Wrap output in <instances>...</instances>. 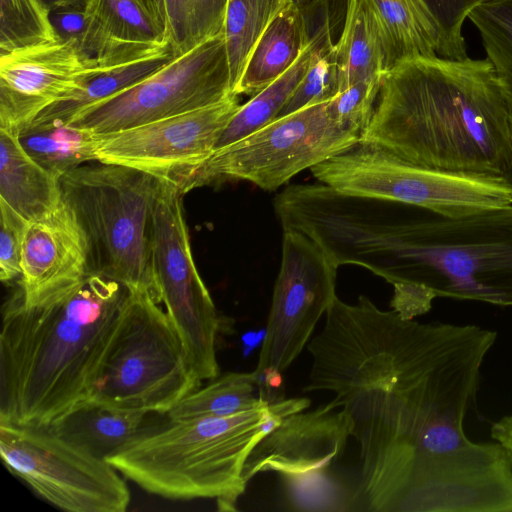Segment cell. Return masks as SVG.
I'll return each mask as SVG.
<instances>
[{
  "label": "cell",
  "instance_id": "1",
  "mask_svg": "<svg viewBox=\"0 0 512 512\" xmlns=\"http://www.w3.org/2000/svg\"><path fill=\"white\" fill-rule=\"evenodd\" d=\"M497 332L420 323L367 296L336 297L307 344L304 392L328 391L360 448V510L512 512V463L496 441L475 442L464 421Z\"/></svg>",
  "mask_w": 512,
  "mask_h": 512
},
{
  "label": "cell",
  "instance_id": "2",
  "mask_svg": "<svg viewBox=\"0 0 512 512\" xmlns=\"http://www.w3.org/2000/svg\"><path fill=\"white\" fill-rule=\"evenodd\" d=\"M359 141L427 169L512 183V99L487 58L390 68Z\"/></svg>",
  "mask_w": 512,
  "mask_h": 512
},
{
  "label": "cell",
  "instance_id": "3",
  "mask_svg": "<svg viewBox=\"0 0 512 512\" xmlns=\"http://www.w3.org/2000/svg\"><path fill=\"white\" fill-rule=\"evenodd\" d=\"M130 291L90 273L45 303H7L0 335V421L48 427L87 401Z\"/></svg>",
  "mask_w": 512,
  "mask_h": 512
},
{
  "label": "cell",
  "instance_id": "4",
  "mask_svg": "<svg viewBox=\"0 0 512 512\" xmlns=\"http://www.w3.org/2000/svg\"><path fill=\"white\" fill-rule=\"evenodd\" d=\"M373 257L403 318L427 313L439 297L512 308V204L447 216L394 201Z\"/></svg>",
  "mask_w": 512,
  "mask_h": 512
},
{
  "label": "cell",
  "instance_id": "5",
  "mask_svg": "<svg viewBox=\"0 0 512 512\" xmlns=\"http://www.w3.org/2000/svg\"><path fill=\"white\" fill-rule=\"evenodd\" d=\"M309 405L308 398H292L230 416L168 419L106 461L149 493L174 500L215 498L219 510H236L253 448L283 417Z\"/></svg>",
  "mask_w": 512,
  "mask_h": 512
},
{
  "label": "cell",
  "instance_id": "6",
  "mask_svg": "<svg viewBox=\"0 0 512 512\" xmlns=\"http://www.w3.org/2000/svg\"><path fill=\"white\" fill-rule=\"evenodd\" d=\"M62 198L82 226L90 270L130 292L161 302L152 264V224L161 179L123 165L93 161L60 179Z\"/></svg>",
  "mask_w": 512,
  "mask_h": 512
},
{
  "label": "cell",
  "instance_id": "7",
  "mask_svg": "<svg viewBox=\"0 0 512 512\" xmlns=\"http://www.w3.org/2000/svg\"><path fill=\"white\" fill-rule=\"evenodd\" d=\"M156 296L130 292L87 401L166 415L201 387L182 340Z\"/></svg>",
  "mask_w": 512,
  "mask_h": 512
},
{
  "label": "cell",
  "instance_id": "8",
  "mask_svg": "<svg viewBox=\"0 0 512 512\" xmlns=\"http://www.w3.org/2000/svg\"><path fill=\"white\" fill-rule=\"evenodd\" d=\"M310 170L318 182L339 192L447 216L512 204V185L504 179L427 169L362 141Z\"/></svg>",
  "mask_w": 512,
  "mask_h": 512
},
{
  "label": "cell",
  "instance_id": "9",
  "mask_svg": "<svg viewBox=\"0 0 512 512\" xmlns=\"http://www.w3.org/2000/svg\"><path fill=\"white\" fill-rule=\"evenodd\" d=\"M360 134L334 116L331 100L314 104L216 149L182 188L188 191L230 180L273 191L298 173L344 152Z\"/></svg>",
  "mask_w": 512,
  "mask_h": 512
},
{
  "label": "cell",
  "instance_id": "10",
  "mask_svg": "<svg viewBox=\"0 0 512 512\" xmlns=\"http://www.w3.org/2000/svg\"><path fill=\"white\" fill-rule=\"evenodd\" d=\"M0 455L13 475L62 510L124 512L129 506L118 470L47 427L0 421Z\"/></svg>",
  "mask_w": 512,
  "mask_h": 512
},
{
  "label": "cell",
  "instance_id": "11",
  "mask_svg": "<svg viewBox=\"0 0 512 512\" xmlns=\"http://www.w3.org/2000/svg\"><path fill=\"white\" fill-rule=\"evenodd\" d=\"M183 196L176 184L161 179L153 212L152 264L161 303L203 382L219 376L220 318L194 262Z\"/></svg>",
  "mask_w": 512,
  "mask_h": 512
},
{
  "label": "cell",
  "instance_id": "12",
  "mask_svg": "<svg viewBox=\"0 0 512 512\" xmlns=\"http://www.w3.org/2000/svg\"><path fill=\"white\" fill-rule=\"evenodd\" d=\"M233 95L222 33L177 55L133 87L87 107L68 125L106 134L204 108Z\"/></svg>",
  "mask_w": 512,
  "mask_h": 512
},
{
  "label": "cell",
  "instance_id": "13",
  "mask_svg": "<svg viewBox=\"0 0 512 512\" xmlns=\"http://www.w3.org/2000/svg\"><path fill=\"white\" fill-rule=\"evenodd\" d=\"M338 266L311 238L283 230L279 272L258 363L260 381L288 369L310 341L335 293Z\"/></svg>",
  "mask_w": 512,
  "mask_h": 512
},
{
  "label": "cell",
  "instance_id": "14",
  "mask_svg": "<svg viewBox=\"0 0 512 512\" xmlns=\"http://www.w3.org/2000/svg\"><path fill=\"white\" fill-rule=\"evenodd\" d=\"M240 106L239 96L233 95L187 113L99 134L97 161L149 173L173 182L182 192L215 151Z\"/></svg>",
  "mask_w": 512,
  "mask_h": 512
},
{
  "label": "cell",
  "instance_id": "15",
  "mask_svg": "<svg viewBox=\"0 0 512 512\" xmlns=\"http://www.w3.org/2000/svg\"><path fill=\"white\" fill-rule=\"evenodd\" d=\"M103 68L78 45L64 40L0 55V129L17 136Z\"/></svg>",
  "mask_w": 512,
  "mask_h": 512
},
{
  "label": "cell",
  "instance_id": "16",
  "mask_svg": "<svg viewBox=\"0 0 512 512\" xmlns=\"http://www.w3.org/2000/svg\"><path fill=\"white\" fill-rule=\"evenodd\" d=\"M89 246L74 211L62 198L44 217L27 223L21 253L20 291L26 306L53 300L89 274Z\"/></svg>",
  "mask_w": 512,
  "mask_h": 512
},
{
  "label": "cell",
  "instance_id": "17",
  "mask_svg": "<svg viewBox=\"0 0 512 512\" xmlns=\"http://www.w3.org/2000/svg\"><path fill=\"white\" fill-rule=\"evenodd\" d=\"M351 421L331 402L283 417L256 444L243 470L248 482L262 472L280 475L326 469L342 456L351 436Z\"/></svg>",
  "mask_w": 512,
  "mask_h": 512
},
{
  "label": "cell",
  "instance_id": "18",
  "mask_svg": "<svg viewBox=\"0 0 512 512\" xmlns=\"http://www.w3.org/2000/svg\"><path fill=\"white\" fill-rule=\"evenodd\" d=\"M164 414L120 410L86 401L47 428L92 456L106 460L125 445L159 428Z\"/></svg>",
  "mask_w": 512,
  "mask_h": 512
},
{
  "label": "cell",
  "instance_id": "19",
  "mask_svg": "<svg viewBox=\"0 0 512 512\" xmlns=\"http://www.w3.org/2000/svg\"><path fill=\"white\" fill-rule=\"evenodd\" d=\"M98 38L102 67L131 62L170 44L137 0H92L86 7Z\"/></svg>",
  "mask_w": 512,
  "mask_h": 512
},
{
  "label": "cell",
  "instance_id": "20",
  "mask_svg": "<svg viewBox=\"0 0 512 512\" xmlns=\"http://www.w3.org/2000/svg\"><path fill=\"white\" fill-rule=\"evenodd\" d=\"M311 39L305 13L298 2L288 4L269 24L254 46L235 95H255L298 60Z\"/></svg>",
  "mask_w": 512,
  "mask_h": 512
},
{
  "label": "cell",
  "instance_id": "21",
  "mask_svg": "<svg viewBox=\"0 0 512 512\" xmlns=\"http://www.w3.org/2000/svg\"><path fill=\"white\" fill-rule=\"evenodd\" d=\"M59 179L27 154L16 135L0 129V200L27 222L40 219L62 200Z\"/></svg>",
  "mask_w": 512,
  "mask_h": 512
},
{
  "label": "cell",
  "instance_id": "22",
  "mask_svg": "<svg viewBox=\"0 0 512 512\" xmlns=\"http://www.w3.org/2000/svg\"><path fill=\"white\" fill-rule=\"evenodd\" d=\"M380 26L390 68L415 58L444 57L440 27L424 0H367Z\"/></svg>",
  "mask_w": 512,
  "mask_h": 512
},
{
  "label": "cell",
  "instance_id": "23",
  "mask_svg": "<svg viewBox=\"0 0 512 512\" xmlns=\"http://www.w3.org/2000/svg\"><path fill=\"white\" fill-rule=\"evenodd\" d=\"M340 91L390 69L387 47L367 0H346L342 33L335 43Z\"/></svg>",
  "mask_w": 512,
  "mask_h": 512
},
{
  "label": "cell",
  "instance_id": "24",
  "mask_svg": "<svg viewBox=\"0 0 512 512\" xmlns=\"http://www.w3.org/2000/svg\"><path fill=\"white\" fill-rule=\"evenodd\" d=\"M176 56L171 44H168L131 62L104 67L71 97L48 107L31 123L68 124L82 110L133 87L159 71Z\"/></svg>",
  "mask_w": 512,
  "mask_h": 512
},
{
  "label": "cell",
  "instance_id": "25",
  "mask_svg": "<svg viewBox=\"0 0 512 512\" xmlns=\"http://www.w3.org/2000/svg\"><path fill=\"white\" fill-rule=\"evenodd\" d=\"M17 138L32 159L59 177L97 161L99 134L89 130L57 122L31 123Z\"/></svg>",
  "mask_w": 512,
  "mask_h": 512
},
{
  "label": "cell",
  "instance_id": "26",
  "mask_svg": "<svg viewBox=\"0 0 512 512\" xmlns=\"http://www.w3.org/2000/svg\"><path fill=\"white\" fill-rule=\"evenodd\" d=\"M318 45L317 26L298 60L284 74L241 104L221 135L216 149L242 139L277 119L307 73ZM215 149V150H216Z\"/></svg>",
  "mask_w": 512,
  "mask_h": 512
},
{
  "label": "cell",
  "instance_id": "27",
  "mask_svg": "<svg viewBox=\"0 0 512 512\" xmlns=\"http://www.w3.org/2000/svg\"><path fill=\"white\" fill-rule=\"evenodd\" d=\"M254 372H228L183 398L166 415L171 421L230 416L269 402L256 393Z\"/></svg>",
  "mask_w": 512,
  "mask_h": 512
},
{
  "label": "cell",
  "instance_id": "28",
  "mask_svg": "<svg viewBox=\"0 0 512 512\" xmlns=\"http://www.w3.org/2000/svg\"><path fill=\"white\" fill-rule=\"evenodd\" d=\"M292 0H228L223 36L233 94L248 58L272 20Z\"/></svg>",
  "mask_w": 512,
  "mask_h": 512
},
{
  "label": "cell",
  "instance_id": "29",
  "mask_svg": "<svg viewBox=\"0 0 512 512\" xmlns=\"http://www.w3.org/2000/svg\"><path fill=\"white\" fill-rule=\"evenodd\" d=\"M285 500L290 510L340 512L357 510V496L326 469L281 475Z\"/></svg>",
  "mask_w": 512,
  "mask_h": 512
},
{
  "label": "cell",
  "instance_id": "30",
  "mask_svg": "<svg viewBox=\"0 0 512 512\" xmlns=\"http://www.w3.org/2000/svg\"><path fill=\"white\" fill-rule=\"evenodd\" d=\"M318 45L311 65L277 118L305 107L332 100L340 91L339 71L328 12L321 14Z\"/></svg>",
  "mask_w": 512,
  "mask_h": 512
},
{
  "label": "cell",
  "instance_id": "31",
  "mask_svg": "<svg viewBox=\"0 0 512 512\" xmlns=\"http://www.w3.org/2000/svg\"><path fill=\"white\" fill-rule=\"evenodd\" d=\"M57 40L40 0H0V55Z\"/></svg>",
  "mask_w": 512,
  "mask_h": 512
},
{
  "label": "cell",
  "instance_id": "32",
  "mask_svg": "<svg viewBox=\"0 0 512 512\" xmlns=\"http://www.w3.org/2000/svg\"><path fill=\"white\" fill-rule=\"evenodd\" d=\"M468 19L477 28L487 59L512 99V0H486Z\"/></svg>",
  "mask_w": 512,
  "mask_h": 512
},
{
  "label": "cell",
  "instance_id": "33",
  "mask_svg": "<svg viewBox=\"0 0 512 512\" xmlns=\"http://www.w3.org/2000/svg\"><path fill=\"white\" fill-rule=\"evenodd\" d=\"M383 75L358 81L331 100L333 114L342 125L361 135L371 118Z\"/></svg>",
  "mask_w": 512,
  "mask_h": 512
},
{
  "label": "cell",
  "instance_id": "34",
  "mask_svg": "<svg viewBox=\"0 0 512 512\" xmlns=\"http://www.w3.org/2000/svg\"><path fill=\"white\" fill-rule=\"evenodd\" d=\"M484 1L486 0H424L443 36V58L461 60L467 57L462 27L473 9Z\"/></svg>",
  "mask_w": 512,
  "mask_h": 512
},
{
  "label": "cell",
  "instance_id": "35",
  "mask_svg": "<svg viewBox=\"0 0 512 512\" xmlns=\"http://www.w3.org/2000/svg\"><path fill=\"white\" fill-rule=\"evenodd\" d=\"M27 221L0 200V278L9 282L21 273V253Z\"/></svg>",
  "mask_w": 512,
  "mask_h": 512
},
{
  "label": "cell",
  "instance_id": "36",
  "mask_svg": "<svg viewBox=\"0 0 512 512\" xmlns=\"http://www.w3.org/2000/svg\"><path fill=\"white\" fill-rule=\"evenodd\" d=\"M187 51L223 33L228 0H184Z\"/></svg>",
  "mask_w": 512,
  "mask_h": 512
},
{
  "label": "cell",
  "instance_id": "37",
  "mask_svg": "<svg viewBox=\"0 0 512 512\" xmlns=\"http://www.w3.org/2000/svg\"><path fill=\"white\" fill-rule=\"evenodd\" d=\"M50 19L59 40L71 41L87 55L95 58L94 29L86 8L56 9L50 12Z\"/></svg>",
  "mask_w": 512,
  "mask_h": 512
},
{
  "label": "cell",
  "instance_id": "38",
  "mask_svg": "<svg viewBox=\"0 0 512 512\" xmlns=\"http://www.w3.org/2000/svg\"><path fill=\"white\" fill-rule=\"evenodd\" d=\"M168 37L176 55L187 51V22L184 0H164Z\"/></svg>",
  "mask_w": 512,
  "mask_h": 512
},
{
  "label": "cell",
  "instance_id": "39",
  "mask_svg": "<svg viewBox=\"0 0 512 512\" xmlns=\"http://www.w3.org/2000/svg\"><path fill=\"white\" fill-rule=\"evenodd\" d=\"M490 435L505 449L512 463V414L493 422L490 427Z\"/></svg>",
  "mask_w": 512,
  "mask_h": 512
},
{
  "label": "cell",
  "instance_id": "40",
  "mask_svg": "<svg viewBox=\"0 0 512 512\" xmlns=\"http://www.w3.org/2000/svg\"><path fill=\"white\" fill-rule=\"evenodd\" d=\"M137 2L168 36V21L164 0H137Z\"/></svg>",
  "mask_w": 512,
  "mask_h": 512
},
{
  "label": "cell",
  "instance_id": "41",
  "mask_svg": "<svg viewBox=\"0 0 512 512\" xmlns=\"http://www.w3.org/2000/svg\"><path fill=\"white\" fill-rule=\"evenodd\" d=\"M91 1L92 0H40L50 12L63 8L85 9Z\"/></svg>",
  "mask_w": 512,
  "mask_h": 512
},
{
  "label": "cell",
  "instance_id": "42",
  "mask_svg": "<svg viewBox=\"0 0 512 512\" xmlns=\"http://www.w3.org/2000/svg\"><path fill=\"white\" fill-rule=\"evenodd\" d=\"M292 1L300 3V1H302V0H292Z\"/></svg>",
  "mask_w": 512,
  "mask_h": 512
}]
</instances>
